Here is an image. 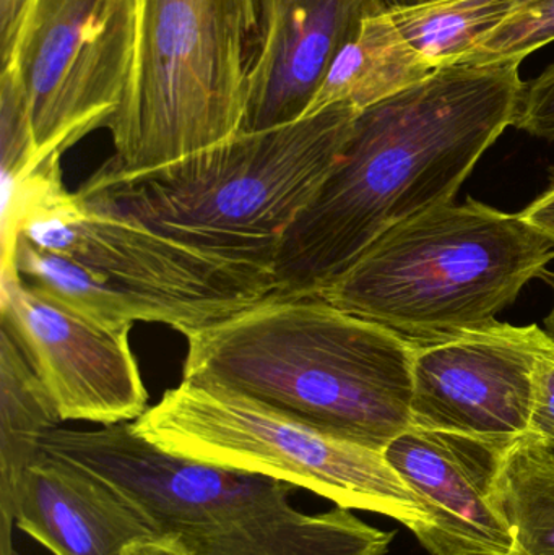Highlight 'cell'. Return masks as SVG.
<instances>
[{
	"instance_id": "6da1fadb",
	"label": "cell",
	"mask_w": 554,
	"mask_h": 555,
	"mask_svg": "<svg viewBox=\"0 0 554 555\" xmlns=\"http://www.w3.org/2000/svg\"><path fill=\"white\" fill-rule=\"evenodd\" d=\"M519 67L448 65L358 113L337 165L280 244L273 293H321L384 233L454 202L516 122L526 87Z\"/></svg>"
},
{
	"instance_id": "7a4b0ae2",
	"label": "cell",
	"mask_w": 554,
	"mask_h": 555,
	"mask_svg": "<svg viewBox=\"0 0 554 555\" xmlns=\"http://www.w3.org/2000/svg\"><path fill=\"white\" fill-rule=\"evenodd\" d=\"M2 273L106 323L191 335L275 289L273 275L68 192L61 158L2 192Z\"/></svg>"
},
{
	"instance_id": "3957f363",
	"label": "cell",
	"mask_w": 554,
	"mask_h": 555,
	"mask_svg": "<svg viewBox=\"0 0 554 555\" xmlns=\"http://www.w3.org/2000/svg\"><path fill=\"white\" fill-rule=\"evenodd\" d=\"M185 338L184 380L379 452L412 426V341L315 294H269Z\"/></svg>"
},
{
	"instance_id": "277c9868",
	"label": "cell",
	"mask_w": 554,
	"mask_h": 555,
	"mask_svg": "<svg viewBox=\"0 0 554 555\" xmlns=\"http://www.w3.org/2000/svg\"><path fill=\"white\" fill-rule=\"evenodd\" d=\"M360 111L325 107L142 171L107 159L78 189L91 204L273 275L286 231L338 163Z\"/></svg>"
},
{
	"instance_id": "5b68a950",
	"label": "cell",
	"mask_w": 554,
	"mask_h": 555,
	"mask_svg": "<svg viewBox=\"0 0 554 555\" xmlns=\"http://www.w3.org/2000/svg\"><path fill=\"white\" fill-rule=\"evenodd\" d=\"M42 450L123 492L159 538L192 555H386L394 533L337 507L305 514L295 486L181 459L149 442L132 423L46 434Z\"/></svg>"
},
{
	"instance_id": "8992f818",
	"label": "cell",
	"mask_w": 554,
	"mask_h": 555,
	"mask_svg": "<svg viewBox=\"0 0 554 555\" xmlns=\"http://www.w3.org/2000/svg\"><path fill=\"white\" fill-rule=\"evenodd\" d=\"M552 259L520 214L449 202L384 233L315 296L426 341L494 322Z\"/></svg>"
},
{
	"instance_id": "52a82bcc",
	"label": "cell",
	"mask_w": 554,
	"mask_h": 555,
	"mask_svg": "<svg viewBox=\"0 0 554 555\" xmlns=\"http://www.w3.org/2000/svg\"><path fill=\"white\" fill-rule=\"evenodd\" d=\"M137 51L106 129L123 171L158 168L240 132L262 0H136Z\"/></svg>"
},
{
	"instance_id": "ba28073f",
	"label": "cell",
	"mask_w": 554,
	"mask_h": 555,
	"mask_svg": "<svg viewBox=\"0 0 554 555\" xmlns=\"http://www.w3.org/2000/svg\"><path fill=\"white\" fill-rule=\"evenodd\" d=\"M132 426L181 459L279 479L337 507L386 515L413 534L429 525V512L384 452L224 388L182 380Z\"/></svg>"
},
{
	"instance_id": "9c48e42d",
	"label": "cell",
	"mask_w": 554,
	"mask_h": 555,
	"mask_svg": "<svg viewBox=\"0 0 554 555\" xmlns=\"http://www.w3.org/2000/svg\"><path fill=\"white\" fill-rule=\"evenodd\" d=\"M136 51V0H31L2 68H13L25 88L38 166L107 127Z\"/></svg>"
},
{
	"instance_id": "30bf717a",
	"label": "cell",
	"mask_w": 554,
	"mask_h": 555,
	"mask_svg": "<svg viewBox=\"0 0 554 555\" xmlns=\"http://www.w3.org/2000/svg\"><path fill=\"white\" fill-rule=\"evenodd\" d=\"M412 426L510 447L527 436L540 364L554 339L537 325L498 320L413 341Z\"/></svg>"
},
{
	"instance_id": "8fae6325",
	"label": "cell",
	"mask_w": 554,
	"mask_h": 555,
	"mask_svg": "<svg viewBox=\"0 0 554 555\" xmlns=\"http://www.w3.org/2000/svg\"><path fill=\"white\" fill-rule=\"evenodd\" d=\"M0 326L10 333L64 421L114 426L149 410L130 323H106L2 273Z\"/></svg>"
},
{
	"instance_id": "7c38bea8",
	"label": "cell",
	"mask_w": 554,
	"mask_h": 555,
	"mask_svg": "<svg viewBox=\"0 0 554 555\" xmlns=\"http://www.w3.org/2000/svg\"><path fill=\"white\" fill-rule=\"evenodd\" d=\"M507 447L410 426L384 450L418 495L429 525L415 534L431 555H510L513 531L494 495Z\"/></svg>"
},
{
	"instance_id": "4fadbf2b",
	"label": "cell",
	"mask_w": 554,
	"mask_h": 555,
	"mask_svg": "<svg viewBox=\"0 0 554 555\" xmlns=\"http://www.w3.org/2000/svg\"><path fill=\"white\" fill-rule=\"evenodd\" d=\"M377 12H386L381 0H262L240 132L302 119L338 52Z\"/></svg>"
},
{
	"instance_id": "5bb4252c",
	"label": "cell",
	"mask_w": 554,
	"mask_h": 555,
	"mask_svg": "<svg viewBox=\"0 0 554 555\" xmlns=\"http://www.w3.org/2000/svg\"><path fill=\"white\" fill-rule=\"evenodd\" d=\"M15 527L52 555H130L159 538L123 492L44 450L23 476Z\"/></svg>"
},
{
	"instance_id": "9a60e30c",
	"label": "cell",
	"mask_w": 554,
	"mask_h": 555,
	"mask_svg": "<svg viewBox=\"0 0 554 555\" xmlns=\"http://www.w3.org/2000/svg\"><path fill=\"white\" fill-rule=\"evenodd\" d=\"M61 416L42 382L5 328L0 330V555L13 546L20 486Z\"/></svg>"
},
{
	"instance_id": "2e32d148",
	"label": "cell",
	"mask_w": 554,
	"mask_h": 555,
	"mask_svg": "<svg viewBox=\"0 0 554 555\" xmlns=\"http://www.w3.org/2000/svg\"><path fill=\"white\" fill-rule=\"evenodd\" d=\"M433 72L400 35L389 12L373 13L338 52L305 117L335 104L361 113L420 83Z\"/></svg>"
},
{
	"instance_id": "e0dca14e",
	"label": "cell",
	"mask_w": 554,
	"mask_h": 555,
	"mask_svg": "<svg viewBox=\"0 0 554 555\" xmlns=\"http://www.w3.org/2000/svg\"><path fill=\"white\" fill-rule=\"evenodd\" d=\"M494 495L513 531L510 555H554V452L532 434L504 450Z\"/></svg>"
},
{
	"instance_id": "ac0fdd59",
	"label": "cell",
	"mask_w": 554,
	"mask_h": 555,
	"mask_svg": "<svg viewBox=\"0 0 554 555\" xmlns=\"http://www.w3.org/2000/svg\"><path fill=\"white\" fill-rule=\"evenodd\" d=\"M519 0H436L389 10L407 42L435 70L467 61Z\"/></svg>"
},
{
	"instance_id": "d6986e66",
	"label": "cell",
	"mask_w": 554,
	"mask_h": 555,
	"mask_svg": "<svg viewBox=\"0 0 554 555\" xmlns=\"http://www.w3.org/2000/svg\"><path fill=\"white\" fill-rule=\"evenodd\" d=\"M35 135L25 88L13 68L0 78V175L2 192L15 188L38 169Z\"/></svg>"
},
{
	"instance_id": "ffe728a7",
	"label": "cell",
	"mask_w": 554,
	"mask_h": 555,
	"mask_svg": "<svg viewBox=\"0 0 554 555\" xmlns=\"http://www.w3.org/2000/svg\"><path fill=\"white\" fill-rule=\"evenodd\" d=\"M553 41L554 0H519L514 12L485 38L465 62H523L527 55Z\"/></svg>"
},
{
	"instance_id": "44dd1931",
	"label": "cell",
	"mask_w": 554,
	"mask_h": 555,
	"mask_svg": "<svg viewBox=\"0 0 554 555\" xmlns=\"http://www.w3.org/2000/svg\"><path fill=\"white\" fill-rule=\"evenodd\" d=\"M514 127L539 139L554 140V64L524 87Z\"/></svg>"
},
{
	"instance_id": "7402d4cb",
	"label": "cell",
	"mask_w": 554,
	"mask_h": 555,
	"mask_svg": "<svg viewBox=\"0 0 554 555\" xmlns=\"http://www.w3.org/2000/svg\"><path fill=\"white\" fill-rule=\"evenodd\" d=\"M529 434L554 452V348L540 364Z\"/></svg>"
},
{
	"instance_id": "603a6c76",
	"label": "cell",
	"mask_w": 554,
	"mask_h": 555,
	"mask_svg": "<svg viewBox=\"0 0 554 555\" xmlns=\"http://www.w3.org/2000/svg\"><path fill=\"white\" fill-rule=\"evenodd\" d=\"M31 0H0V52L2 67L9 64L18 41Z\"/></svg>"
},
{
	"instance_id": "cb8c5ba5",
	"label": "cell",
	"mask_w": 554,
	"mask_h": 555,
	"mask_svg": "<svg viewBox=\"0 0 554 555\" xmlns=\"http://www.w3.org/2000/svg\"><path fill=\"white\" fill-rule=\"evenodd\" d=\"M520 217L543 240L549 241L554 249V172L549 189L526 210L520 211Z\"/></svg>"
},
{
	"instance_id": "d4e9b609",
	"label": "cell",
	"mask_w": 554,
	"mask_h": 555,
	"mask_svg": "<svg viewBox=\"0 0 554 555\" xmlns=\"http://www.w3.org/2000/svg\"><path fill=\"white\" fill-rule=\"evenodd\" d=\"M130 555H192L176 537L166 534L150 543L140 544Z\"/></svg>"
},
{
	"instance_id": "484cf974",
	"label": "cell",
	"mask_w": 554,
	"mask_h": 555,
	"mask_svg": "<svg viewBox=\"0 0 554 555\" xmlns=\"http://www.w3.org/2000/svg\"><path fill=\"white\" fill-rule=\"evenodd\" d=\"M384 10L409 9V7L425 5V3L436 2V0H381Z\"/></svg>"
},
{
	"instance_id": "4316f807",
	"label": "cell",
	"mask_w": 554,
	"mask_h": 555,
	"mask_svg": "<svg viewBox=\"0 0 554 555\" xmlns=\"http://www.w3.org/2000/svg\"><path fill=\"white\" fill-rule=\"evenodd\" d=\"M540 278H543V280H545L546 283H549V286L552 287L554 294V273L546 272L545 270V272H543L542 275H540ZM545 326L546 332H549L550 336H552V338L554 339V304L552 312H550L549 317H546L545 319Z\"/></svg>"
}]
</instances>
